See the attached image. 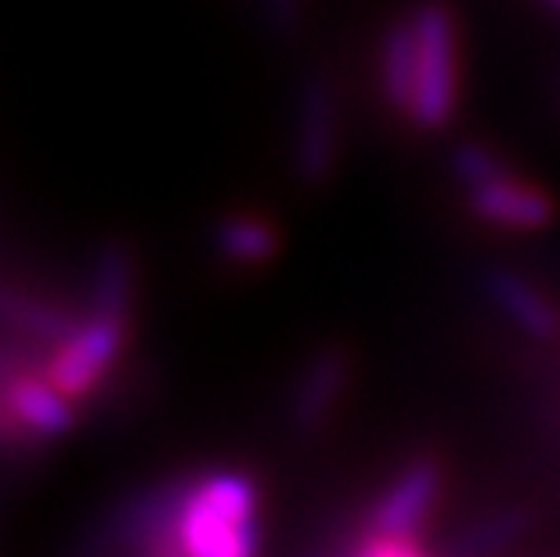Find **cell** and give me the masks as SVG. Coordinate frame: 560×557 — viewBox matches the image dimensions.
Masks as SVG:
<instances>
[{"mask_svg": "<svg viewBox=\"0 0 560 557\" xmlns=\"http://www.w3.org/2000/svg\"><path fill=\"white\" fill-rule=\"evenodd\" d=\"M257 543V485L249 474L232 467L182 474L166 557H246Z\"/></svg>", "mask_w": 560, "mask_h": 557, "instance_id": "obj_1", "label": "cell"}, {"mask_svg": "<svg viewBox=\"0 0 560 557\" xmlns=\"http://www.w3.org/2000/svg\"><path fill=\"white\" fill-rule=\"evenodd\" d=\"M409 26L416 37V88L405 116L420 130H441L459 102L456 19L441 0H423L412 8Z\"/></svg>", "mask_w": 560, "mask_h": 557, "instance_id": "obj_2", "label": "cell"}, {"mask_svg": "<svg viewBox=\"0 0 560 557\" xmlns=\"http://www.w3.org/2000/svg\"><path fill=\"white\" fill-rule=\"evenodd\" d=\"M130 329H135L130 318L91 312L88 318H80L62 340L51 344L40 370L47 373V381L55 387H62L73 402L98 395L105 381H109L113 365L120 362V355L127 351Z\"/></svg>", "mask_w": 560, "mask_h": 557, "instance_id": "obj_3", "label": "cell"}, {"mask_svg": "<svg viewBox=\"0 0 560 557\" xmlns=\"http://www.w3.org/2000/svg\"><path fill=\"white\" fill-rule=\"evenodd\" d=\"M441 496V471L434 460H409L390 478L365 514L362 536H416L420 539L423 521L431 518Z\"/></svg>", "mask_w": 560, "mask_h": 557, "instance_id": "obj_4", "label": "cell"}, {"mask_svg": "<svg viewBox=\"0 0 560 557\" xmlns=\"http://www.w3.org/2000/svg\"><path fill=\"white\" fill-rule=\"evenodd\" d=\"M337 138L340 113L337 94L326 77H307L296 98V127H293V167L304 185H322L337 167Z\"/></svg>", "mask_w": 560, "mask_h": 557, "instance_id": "obj_5", "label": "cell"}, {"mask_svg": "<svg viewBox=\"0 0 560 557\" xmlns=\"http://www.w3.org/2000/svg\"><path fill=\"white\" fill-rule=\"evenodd\" d=\"M467 207L478 221L503 232H539L553 221V199L510 167L488 177V182L470 185Z\"/></svg>", "mask_w": 560, "mask_h": 557, "instance_id": "obj_6", "label": "cell"}, {"mask_svg": "<svg viewBox=\"0 0 560 557\" xmlns=\"http://www.w3.org/2000/svg\"><path fill=\"white\" fill-rule=\"evenodd\" d=\"M4 395L11 413L22 420V428L37 434L40 442H58V438L77 431V402L62 387L47 381L40 362H33L11 376L4 384Z\"/></svg>", "mask_w": 560, "mask_h": 557, "instance_id": "obj_7", "label": "cell"}, {"mask_svg": "<svg viewBox=\"0 0 560 557\" xmlns=\"http://www.w3.org/2000/svg\"><path fill=\"white\" fill-rule=\"evenodd\" d=\"M485 293L510 326H517L532 340H553L560 334V312L532 279L510 268H495L485 276Z\"/></svg>", "mask_w": 560, "mask_h": 557, "instance_id": "obj_8", "label": "cell"}, {"mask_svg": "<svg viewBox=\"0 0 560 557\" xmlns=\"http://www.w3.org/2000/svg\"><path fill=\"white\" fill-rule=\"evenodd\" d=\"M348 355L340 348H322L312 355L290 395V420L296 431H315L332 417L343 387H348Z\"/></svg>", "mask_w": 560, "mask_h": 557, "instance_id": "obj_9", "label": "cell"}, {"mask_svg": "<svg viewBox=\"0 0 560 557\" xmlns=\"http://www.w3.org/2000/svg\"><path fill=\"white\" fill-rule=\"evenodd\" d=\"M279 229L268 218L249 214V210H235L213 221L210 229V251L218 254L224 265H240V268H257L268 265L279 254Z\"/></svg>", "mask_w": 560, "mask_h": 557, "instance_id": "obj_10", "label": "cell"}, {"mask_svg": "<svg viewBox=\"0 0 560 557\" xmlns=\"http://www.w3.org/2000/svg\"><path fill=\"white\" fill-rule=\"evenodd\" d=\"M135 276L138 260L124 240H109L91 268V312L135 323Z\"/></svg>", "mask_w": 560, "mask_h": 557, "instance_id": "obj_11", "label": "cell"}, {"mask_svg": "<svg viewBox=\"0 0 560 557\" xmlns=\"http://www.w3.org/2000/svg\"><path fill=\"white\" fill-rule=\"evenodd\" d=\"M380 88L390 109L409 113L412 88H416V37L409 19L395 22L380 44Z\"/></svg>", "mask_w": 560, "mask_h": 557, "instance_id": "obj_12", "label": "cell"}, {"mask_svg": "<svg viewBox=\"0 0 560 557\" xmlns=\"http://www.w3.org/2000/svg\"><path fill=\"white\" fill-rule=\"evenodd\" d=\"M528 532V514L524 511H499L481 521H474L470 529H463V536L452 543V550L459 554H495L506 550L510 543H517Z\"/></svg>", "mask_w": 560, "mask_h": 557, "instance_id": "obj_13", "label": "cell"}, {"mask_svg": "<svg viewBox=\"0 0 560 557\" xmlns=\"http://www.w3.org/2000/svg\"><path fill=\"white\" fill-rule=\"evenodd\" d=\"M452 171H456L463 188H470L478 182H488V177H495L499 171H506V160L488 146H481V141H467V146H459L456 156H452Z\"/></svg>", "mask_w": 560, "mask_h": 557, "instance_id": "obj_14", "label": "cell"}, {"mask_svg": "<svg viewBox=\"0 0 560 557\" xmlns=\"http://www.w3.org/2000/svg\"><path fill=\"white\" fill-rule=\"evenodd\" d=\"M265 4V19L276 33H293L301 22V0H260Z\"/></svg>", "mask_w": 560, "mask_h": 557, "instance_id": "obj_15", "label": "cell"}, {"mask_svg": "<svg viewBox=\"0 0 560 557\" xmlns=\"http://www.w3.org/2000/svg\"><path fill=\"white\" fill-rule=\"evenodd\" d=\"M557 4H560V0H557Z\"/></svg>", "mask_w": 560, "mask_h": 557, "instance_id": "obj_16", "label": "cell"}]
</instances>
